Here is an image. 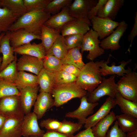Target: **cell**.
<instances>
[{"label": "cell", "mask_w": 137, "mask_h": 137, "mask_svg": "<svg viewBox=\"0 0 137 137\" xmlns=\"http://www.w3.org/2000/svg\"><path fill=\"white\" fill-rule=\"evenodd\" d=\"M72 2V0H52L44 11L51 15H54L58 13L64 8L69 7Z\"/></svg>", "instance_id": "35"}, {"label": "cell", "mask_w": 137, "mask_h": 137, "mask_svg": "<svg viewBox=\"0 0 137 137\" xmlns=\"http://www.w3.org/2000/svg\"><path fill=\"white\" fill-rule=\"evenodd\" d=\"M0 6L7 8L20 16L27 12L23 0H0Z\"/></svg>", "instance_id": "34"}, {"label": "cell", "mask_w": 137, "mask_h": 137, "mask_svg": "<svg viewBox=\"0 0 137 137\" xmlns=\"http://www.w3.org/2000/svg\"><path fill=\"white\" fill-rule=\"evenodd\" d=\"M134 16V21L133 27L128 37V40L130 42L129 46L127 52L130 53V49L131 47L133 40L134 38L137 36V12H135Z\"/></svg>", "instance_id": "46"}, {"label": "cell", "mask_w": 137, "mask_h": 137, "mask_svg": "<svg viewBox=\"0 0 137 137\" xmlns=\"http://www.w3.org/2000/svg\"><path fill=\"white\" fill-rule=\"evenodd\" d=\"M87 93L75 82L54 86L51 94L54 98V106L58 107L74 98L81 99Z\"/></svg>", "instance_id": "3"}, {"label": "cell", "mask_w": 137, "mask_h": 137, "mask_svg": "<svg viewBox=\"0 0 137 137\" xmlns=\"http://www.w3.org/2000/svg\"><path fill=\"white\" fill-rule=\"evenodd\" d=\"M16 65L18 71H28L36 75L43 68V59L26 55L17 60Z\"/></svg>", "instance_id": "14"}, {"label": "cell", "mask_w": 137, "mask_h": 137, "mask_svg": "<svg viewBox=\"0 0 137 137\" xmlns=\"http://www.w3.org/2000/svg\"><path fill=\"white\" fill-rule=\"evenodd\" d=\"M77 78L73 75L60 70L56 73L54 86L76 82Z\"/></svg>", "instance_id": "40"}, {"label": "cell", "mask_w": 137, "mask_h": 137, "mask_svg": "<svg viewBox=\"0 0 137 137\" xmlns=\"http://www.w3.org/2000/svg\"><path fill=\"white\" fill-rule=\"evenodd\" d=\"M43 61V67L45 69L55 72L61 70L62 65L61 61L55 56L46 55Z\"/></svg>", "instance_id": "39"}, {"label": "cell", "mask_w": 137, "mask_h": 137, "mask_svg": "<svg viewBox=\"0 0 137 137\" xmlns=\"http://www.w3.org/2000/svg\"><path fill=\"white\" fill-rule=\"evenodd\" d=\"M0 113L7 117L25 114L19 96H8L0 99Z\"/></svg>", "instance_id": "8"}, {"label": "cell", "mask_w": 137, "mask_h": 137, "mask_svg": "<svg viewBox=\"0 0 137 137\" xmlns=\"http://www.w3.org/2000/svg\"><path fill=\"white\" fill-rule=\"evenodd\" d=\"M87 95L80 99V103L79 107L74 111L66 113L65 117L76 119L78 120V123L82 125H84L88 116L93 113L94 108L99 104L98 102H88Z\"/></svg>", "instance_id": "12"}, {"label": "cell", "mask_w": 137, "mask_h": 137, "mask_svg": "<svg viewBox=\"0 0 137 137\" xmlns=\"http://www.w3.org/2000/svg\"><path fill=\"white\" fill-rule=\"evenodd\" d=\"M74 135H66L56 131H47L42 137H74Z\"/></svg>", "instance_id": "48"}, {"label": "cell", "mask_w": 137, "mask_h": 137, "mask_svg": "<svg viewBox=\"0 0 137 137\" xmlns=\"http://www.w3.org/2000/svg\"><path fill=\"white\" fill-rule=\"evenodd\" d=\"M35 39L41 40L40 35L30 33L23 29L10 31V43L13 48L30 43Z\"/></svg>", "instance_id": "18"}, {"label": "cell", "mask_w": 137, "mask_h": 137, "mask_svg": "<svg viewBox=\"0 0 137 137\" xmlns=\"http://www.w3.org/2000/svg\"><path fill=\"white\" fill-rule=\"evenodd\" d=\"M100 68L97 61H91L85 64L80 69L76 83L87 92H92L102 80Z\"/></svg>", "instance_id": "2"}, {"label": "cell", "mask_w": 137, "mask_h": 137, "mask_svg": "<svg viewBox=\"0 0 137 137\" xmlns=\"http://www.w3.org/2000/svg\"><path fill=\"white\" fill-rule=\"evenodd\" d=\"M74 137H96L93 133L92 128H89L81 131Z\"/></svg>", "instance_id": "49"}, {"label": "cell", "mask_w": 137, "mask_h": 137, "mask_svg": "<svg viewBox=\"0 0 137 137\" xmlns=\"http://www.w3.org/2000/svg\"><path fill=\"white\" fill-rule=\"evenodd\" d=\"M68 7H64L58 13L51 16L44 25L51 28L60 30L66 24L75 19L69 14Z\"/></svg>", "instance_id": "24"}, {"label": "cell", "mask_w": 137, "mask_h": 137, "mask_svg": "<svg viewBox=\"0 0 137 137\" xmlns=\"http://www.w3.org/2000/svg\"><path fill=\"white\" fill-rule=\"evenodd\" d=\"M115 75H112L108 78H103L95 89L91 92H88L87 96L88 101L98 102L101 97L105 96L114 98L117 92V84L115 82Z\"/></svg>", "instance_id": "4"}, {"label": "cell", "mask_w": 137, "mask_h": 137, "mask_svg": "<svg viewBox=\"0 0 137 137\" xmlns=\"http://www.w3.org/2000/svg\"><path fill=\"white\" fill-rule=\"evenodd\" d=\"M116 120V115L113 111H110L106 117L92 128L96 137H105L109 128Z\"/></svg>", "instance_id": "26"}, {"label": "cell", "mask_w": 137, "mask_h": 137, "mask_svg": "<svg viewBox=\"0 0 137 137\" xmlns=\"http://www.w3.org/2000/svg\"><path fill=\"white\" fill-rule=\"evenodd\" d=\"M27 137H38L34 136H29Z\"/></svg>", "instance_id": "53"}, {"label": "cell", "mask_w": 137, "mask_h": 137, "mask_svg": "<svg viewBox=\"0 0 137 137\" xmlns=\"http://www.w3.org/2000/svg\"><path fill=\"white\" fill-rule=\"evenodd\" d=\"M61 124V122L56 119L48 118L41 121L40 125L45 128L47 131H57L60 127Z\"/></svg>", "instance_id": "43"}, {"label": "cell", "mask_w": 137, "mask_h": 137, "mask_svg": "<svg viewBox=\"0 0 137 137\" xmlns=\"http://www.w3.org/2000/svg\"><path fill=\"white\" fill-rule=\"evenodd\" d=\"M83 125L78 123H74L65 119L61 122L60 127L57 131L68 135H74V134L79 131Z\"/></svg>", "instance_id": "38"}, {"label": "cell", "mask_w": 137, "mask_h": 137, "mask_svg": "<svg viewBox=\"0 0 137 137\" xmlns=\"http://www.w3.org/2000/svg\"><path fill=\"white\" fill-rule=\"evenodd\" d=\"M90 26L87 23L75 19L65 24L60 29V32L63 37L73 34L84 35L90 29Z\"/></svg>", "instance_id": "23"}, {"label": "cell", "mask_w": 137, "mask_h": 137, "mask_svg": "<svg viewBox=\"0 0 137 137\" xmlns=\"http://www.w3.org/2000/svg\"><path fill=\"white\" fill-rule=\"evenodd\" d=\"M25 115L13 116L7 118L0 131V137H21Z\"/></svg>", "instance_id": "10"}, {"label": "cell", "mask_w": 137, "mask_h": 137, "mask_svg": "<svg viewBox=\"0 0 137 137\" xmlns=\"http://www.w3.org/2000/svg\"><path fill=\"white\" fill-rule=\"evenodd\" d=\"M61 70L77 77L80 73V69L75 65L68 64H62Z\"/></svg>", "instance_id": "45"}, {"label": "cell", "mask_w": 137, "mask_h": 137, "mask_svg": "<svg viewBox=\"0 0 137 137\" xmlns=\"http://www.w3.org/2000/svg\"><path fill=\"white\" fill-rule=\"evenodd\" d=\"M124 2V0H107L98 12L97 16L114 21Z\"/></svg>", "instance_id": "22"}, {"label": "cell", "mask_w": 137, "mask_h": 137, "mask_svg": "<svg viewBox=\"0 0 137 137\" xmlns=\"http://www.w3.org/2000/svg\"><path fill=\"white\" fill-rule=\"evenodd\" d=\"M92 29L97 33L99 38L103 39L110 35L117 27L119 22L97 16L90 20Z\"/></svg>", "instance_id": "9"}, {"label": "cell", "mask_w": 137, "mask_h": 137, "mask_svg": "<svg viewBox=\"0 0 137 137\" xmlns=\"http://www.w3.org/2000/svg\"><path fill=\"white\" fill-rule=\"evenodd\" d=\"M56 72L43 68L37 75L40 92L51 94L54 86Z\"/></svg>", "instance_id": "25"}, {"label": "cell", "mask_w": 137, "mask_h": 137, "mask_svg": "<svg viewBox=\"0 0 137 137\" xmlns=\"http://www.w3.org/2000/svg\"><path fill=\"white\" fill-rule=\"evenodd\" d=\"M80 49V47H77L68 50L65 56L61 60L62 64H72L81 69L85 64L82 60Z\"/></svg>", "instance_id": "32"}, {"label": "cell", "mask_w": 137, "mask_h": 137, "mask_svg": "<svg viewBox=\"0 0 137 137\" xmlns=\"http://www.w3.org/2000/svg\"><path fill=\"white\" fill-rule=\"evenodd\" d=\"M114 99L116 105L119 107L123 114L130 115L137 118V102L124 98L118 91Z\"/></svg>", "instance_id": "31"}, {"label": "cell", "mask_w": 137, "mask_h": 137, "mask_svg": "<svg viewBox=\"0 0 137 137\" xmlns=\"http://www.w3.org/2000/svg\"><path fill=\"white\" fill-rule=\"evenodd\" d=\"M98 38L97 33L92 28L84 35L80 52L82 54L85 51H88L87 58L91 61L105 53V50L100 46V41Z\"/></svg>", "instance_id": "6"}, {"label": "cell", "mask_w": 137, "mask_h": 137, "mask_svg": "<svg viewBox=\"0 0 137 137\" xmlns=\"http://www.w3.org/2000/svg\"><path fill=\"white\" fill-rule=\"evenodd\" d=\"M117 91L124 98L137 102V73L134 71L125 74L117 83Z\"/></svg>", "instance_id": "5"}, {"label": "cell", "mask_w": 137, "mask_h": 137, "mask_svg": "<svg viewBox=\"0 0 137 137\" xmlns=\"http://www.w3.org/2000/svg\"><path fill=\"white\" fill-rule=\"evenodd\" d=\"M10 31L6 32L0 40V53L3 55L2 61L0 72L3 70L15 59L13 48L11 46L9 40Z\"/></svg>", "instance_id": "20"}, {"label": "cell", "mask_w": 137, "mask_h": 137, "mask_svg": "<svg viewBox=\"0 0 137 137\" xmlns=\"http://www.w3.org/2000/svg\"><path fill=\"white\" fill-rule=\"evenodd\" d=\"M128 25L125 21L119 22L116 29L106 38L100 41V47L105 50L111 51L118 50L120 47L119 40L127 28Z\"/></svg>", "instance_id": "11"}, {"label": "cell", "mask_w": 137, "mask_h": 137, "mask_svg": "<svg viewBox=\"0 0 137 137\" xmlns=\"http://www.w3.org/2000/svg\"><path fill=\"white\" fill-rule=\"evenodd\" d=\"M98 0H75L68 7V12L72 17L92 26L88 14Z\"/></svg>", "instance_id": "7"}, {"label": "cell", "mask_w": 137, "mask_h": 137, "mask_svg": "<svg viewBox=\"0 0 137 137\" xmlns=\"http://www.w3.org/2000/svg\"><path fill=\"white\" fill-rule=\"evenodd\" d=\"M52 0H23L27 12L43 10Z\"/></svg>", "instance_id": "41"}, {"label": "cell", "mask_w": 137, "mask_h": 137, "mask_svg": "<svg viewBox=\"0 0 137 137\" xmlns=\"http://www.w3.org/2000/svg\"><path fill=\"white\" fill-rule=\"evenodd\" d=\"M118 125L124 133H129L137 130V118L130 115L123 114L116 115Z\"/></svg>", "instance_id": "30"}, {"label": "cell", "mask_w": 137, "mask_h": 137, "mask_svg": "<svg viewBox=\"0 0 137 137\" xmlns=\"http://www.w3.org/2000/svg\"><path fill=\"white\" fill-rule=\"evenodd\" d=\"M5 32H2L0 34V40L2 37L5 34ZM2 57H0V67L2 61Z\"/></svg>", "instance_id": "52"}, {"label": "cell", "mask_w": 137, "mask_h": 137, "mask_svg": "<svg viewBox=\"0 0 137 137\" xmlns=\"http://www.w3.org/2000/svg\"><path fill=\"white\" fill-rule=\"evenodd\" d=\"M0 7V34L9 31L10 28L20 16L7 8Z\"/></svg>", "instance_id": "29"}, {"label": "cell", "mask_w": 137, "mask_h": 137, "mask_svg": "<svg viewBox=\"0 0 137 137\" xmlns=\"http://www.w3.org/2000/svg\"><path fill=\"white\" fill-rule=\"evenodd\" d=\"M68 50L63 37L60 34L46 53V55L54 56L61 60L65 56Z\"/></svg>", "instance_id": "33"}, {"label": "cell", "mask_w": 137, "mask_h": 137, "mask_svg": "<svg viewBox=\"0 0 137 137\" xmlns=\"http://www.w3.org/2000/svg\"><path fill=\"white\" fill-rule=\"evenodd\" d=\"M7 117L0 113V131L2 128Z\"/></svg>", "instance_id": "50"}, {"label": "cell", "mask_w": 137, "mask_h": 137, "mask_svg": "<svg viewBox=\"0 0 137 137\" xmlns=\"http://www.w3.org/2000/svg\"><path fill=\"white\" fill-rule=\"evenodd\" d=\"M20 92L14 84L0 78V99L7 96H19Z\"/></svg>", "instance_id": "36"}, {"label": "cell", "mask_w": 137, "mask_h": 137, "mask_svg": "<svg viewBox=\"0 0 137 137\" xmlns=\"http://www.w3.org/2000/svg\"><path fill=\"white\" fill-rule=\"evenodd\" d=\"M39 90V85H37L27 87L19 91L21 103L25 115L31 112Z\"/></svg>", "instance_id": "17"}, {"label": "cell", "mask_w": 137, "mask_h": 137, "mask_svg": "<svg viewBox=\"0 0 137 137\" xmlns=\"http://www.w3.org/2000/svg\"><path fill=\"white\" fill-rule=\"evenodd\" d=\"M111 56L110 54L109 55L106 61L102 60L97 61L100 67V70L102 76H105L109 75H117L119 77H122L132 71L131 69L129 67L127 69L125 68V66L131 61V59L127 61H122L119 65H115V63L113 62L111 64V66H108V64L109 62V59Z\"/></svg>", "instance_id": "13"}, {"label": "cell", "mask_w": 137, "mask_h": 137, "mask_svg": "<svg viewBox=\"0 0 137 137\" xmlns=\"http://www.w3.org/2000/svg\"><path fill=\"white\" fill-rule=\"evenodd\" d=\"M126 137H137V130L133 132L127 133Z\"/></svg>", "instance_id": "51"}, {"label": "cell", "mask_w": 137, "mask_h": 137, "mask_svg": "<svg viewBox=\"0 0 137 137\" xmlns=\"http://www.w3.org/2000/svg\"><path fill=\"white\" fill-rule=\"evenodd\" d=\"M107 1L98 0L97 3L92 8L88 13V18L90 20L92 17L97 16L98 12L104 6Z\"/></svg>", "instance_id": "47"}, {"label": "cell", "mask_w": 137, "mask_h": 137, "mask_svg": "<svg viewBox=\"0 0 137 137\" xmlns=\"http://www.w3.org/2000/svg\"><path fill=\"white\" fill-rule=\"evenodd\" d=\"M37 116L33 112L25 115L22 124V136H42L45 131L40 128Z\"/></svg>", "instance_id": "16"}, {"label": "cell", "mask_w": 137, "mask_h": 137, "mask_svg": "<svg viewBox=\"0 0 137 137\" xmlns=\"http://www.w3.org/2000/svg\"><path fill=\"white\" fill-rule=\"evenodd\" d=\"M54 99L51 94L40 92L34 105L33 112L38 119L41 118L46 111L54 106Z\"/></svg>", "instance_id": "19"}, {"label": "cell", "mask_w": 137, "mask_h": 137, "mask_svg": "<svg viewBox=\"0 0 137 137\" xmlns=\"http://www.w3.org/2000/svg\"><path fill=\"white\" fill-rule=\"evenodd\" d=\"M14 60L0 72V78L14 83L18 72L16 67L17 54L15 53Z\"/></svg>", "instance_id": "37"}, {"label": "cell", "mask_w": 137, "mask_h": 137, "mask_svg": "<svg viewBox=\"0 0 137 137\" xmlns=\"http://www.w3.org/2000/svg\"><path fill=\"white\" fill-rule=\"evenodd\" d=\"M114 98L108 97L99 109L87 117L84 124L85 129L91 128L107 115L116 105Z\"/></svg>", "instance_id": "15"}, {"label": "cell", "mask_w": 137, "mask_h": 137, "mask_svg": "<svg viewBox=\"0 0 137 137\" xmlns=\"http://www.w3.org/2000/svg\"><path fill=\"white\" fill-rule=\"evenodd\" d=\"M14 83L19 91L27 87L39 85L37 75L23 71H18Z\"/></svg>", "instance_id": "28"}, {"label": "cell", "mask_w": 137, "mask_h": 137, "mask_svg": "<svg viewBox=\"0 0 137 137\" xmlns=\"http://www.w3.org/2000/svg\"><path fill=\"white\" fill-rule=\"evenodd\" d=\"M84 35L73 34L64 36V40L68 50L76 47H81Z\"/></svg>", "instance_id": "42"}, {"label": "cell", "mask_w": 137, "mask_h": 137, "mask_svg": "<svg viewBox=\"0 0 137 137\" xmlns=\"http://www.w3.org/2000/svg\"><path fill=\"white\" fill-rule=\"evenodd\" d=\"M13 51L17 54L28 55L42 59L46 55L45 48L41 43H30L13 48Z\"/></svg>", "instance_id": "21"}, {"label": "cell", "mask_w": 137, "mask_h": 137, "mask_svg": "<svg viewBox=\"0 0 137 137\" xmlns=\"http://www.w3.org/2000/svg\"><path fill=\"white\" fill-rule=\"evenodd\" d=\"M51 16L43 10L28 12L20 16L10 28L9 31L20 29L40 35L42 26Z\"/></svg>", "instance_id": "1"}, {"label": "cell", "mask_w": 137, "mask_h": 137, "mask_svg": "<svg viewBox=\"0 0 137 137\" xmlns=\"http://www.w3.org/2000/svg\"><path fill=\"white\" fill-rule=\"evenodd\" d=\"M126 134L119 129L116 121L108 131L105 137H126Z\"/></svg>", "instance_id": "44"}, {"label": "cell", "mask_w": 137, "mask_h": 137, "mask_svg": "<svg viewBox=\"0 0 137 137\" xmlns=\"http://www.w3.org/2000/svg\"><path fill=\"white\" fill-rule=\"evenodd\" d=\"M60 34V31L43 25L41 28V40L46 53Z\"/></svg>", "instance_id": "27"}]
</instances>
